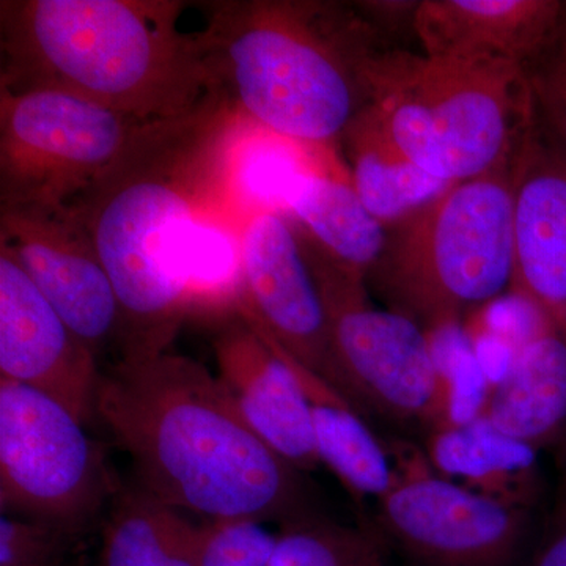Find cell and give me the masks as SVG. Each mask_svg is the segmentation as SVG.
I'll use <instances>...</instances> for the list:
<instances>
[{"mask_svg":"<svg viewBox=\"0 0 566 566\" xmlns=\"http://www.w3.org/2000/svg\"><path fill=\"white\" fill-rule=\"evenodd\" d=\"M245 123L219 88L181 117L142 123L71 205L117 296L120 359L169 352L191 318L175 251L196 216L230 212V155Z\"/></svg>","mask_w":566,"mask_h":566,"instance_id":"cell-1","label":"cell"},{"mask_svg":"<svg viewBox=\"0 0 566 566\" xmlns=\"http://www.w3.org/2000/svg\"><path fill=\"white\" fill-rule=\"evenodd\" d=\"M96 419L132 458L136 485L216 521L292 520L311 512L304 472L249 427L219 376L166 352L102 371Z\"/></svg>","mask_w":566,"mask_h":566,"instance_id":"cell-2","label":"cell"},{"mask_svg":"<svg viewBox=\"0 0 566 566\" xmlns=\"http://www.w3.org/2000/svg\"><path fill=\"white\" fill-rule=\"evenodd\" d=\"M182 0H2L0 92H61L140 123L218 91Z\"/></svg>","mask_w":566,"mask_h":566,"instance_id":"cell-3","label":"cell"},{"mask_svg":"<svg viewBox=\"0 0 566 566\" xmlns=\"http://www.w3.org/2000/svg\"><path fill=\"white\" fill-rule=\"evenodd\" d=\"M196 33L216 87L245 120L300 148L326 150L370 104L379 32L356 3L212 0Z\"/></svg>","mask_w":566,"mask_h":566,"instance_id":"cell-4","label":"cell"},{"mask_svg":"<svg viewBox=\"0 0 566 566\" xmlns=\"http://www.w3.org/2000/svg\"><path fill=\"white\" fill-rule=\"evenodd\" d=\"M517 156L387 229L365 281L387 308L431 335L512 290Z\"/></svg>","mask_w":566,"mask_h":566,"instance_id":"cell-5","label":"cell"},{"mask_svg":"<svg viewBox=\"0 0 566 566\" xmlns=\"http://www.w3.org/2000/svg\"><path fill=\"white\" fill-rule=\"evenodd\" d=\"M368 91L397 147L436 178L472 180L510 161L535 122L528 71L382 50Z\"/></svg>","mask_w":566,"mask_h":566,"instance_id":"cell-6","label":"cell"},{"mask_svg":"<svg viewBox=\"0 0 566 566\" xmlns=\"http://www.w3.org/2000/svg\"><path fill=\"white\" fill-rule=\"evenodd\" d=\"M296 233L322 293L349 400L359 409H374L427 431L457 422L453 387L431 335L412 319L376 307L367 283L342 273Z\"/></svg>","mask_w":566,"mask_h":566,"instance_id":"cell-7","label":"cell"},{"mask_svg":"<svg viewBox=\"0 0 566 566\" xmlns=\"http://www.w3.org/2000/svg\"><path fill=\"white\" fill-rule=\"evenodd\" d=\"M118 486L106 450L50 395L0 378V509L84 532Z\"/></svg>","mask_w":566,"mask_h":566,"instance_id":"cell-8","label":"cell"},{"mask_svg":"<svg viewBox=\"0 0 566 566\" xmlns=\"http://www.w3.org/2000/svg\"><path fill=\"white\" fill-rule=\"evenodd\" d=\"M140 125L66 93L0 92V208H70Z\"/></svg>","mask_w":566,"mask_h":566,"instance_id":"cell-9","label":"cell"},{"mask_svg":"<svg viewBox=\"0 0 566 566\" xmlns=\"http://www.w3.org/2000/svg\"><path fill=\"white\" fill-rule=\"evenodd\" d=\"M397 476L376 501L375 527L412 566H516L535 509L476 493L438 474L423 450L394 442Z\"/></svg>","mask_w":566,"mask_h":566,"instance_id":"cell-10","label":"cell"},{"mask_svg":"<svg viewBox=\"0 0 566 566\" xmlns=\"http://www.w3.org/2000/svg\"><path fill=\"white\" fill-rule=\"evenodd\" d=\"M241 245L243 297L238 312L349 400L322 293L289 216L253 214L241 229Z\"/></svg>","mask_w":566,"mask_h":566,"instance_id":"cell-11","label":"cell"},{"mask_svg":"<svg viewBox=\"0 0 566 566\" xmlns=\"http://www.w3.org/2000/svg\"><path fill=\"white\" fill-rule=\"evenodd\" d=\"M0 245L96 357L117 344V296L73 208H0Z\"/></svg>","mask_w":566,"mask_h":566,"instance_id":"cell-12","label":"cell"},{"mask_svg":"<svg viewBox=\"0 0 566 566\" xmlns=\"http://www.w3.org/2000/svg\"><path fill=\"white\" fill-rule=\"evenodd\" d=\"M96 359L0 245V378L50 395L87 424L96 419Z\"/></svg>","mask_w":566,"mask_h":566,"instance_id":"cell-13","label":"cell"},{"mask_svg":"<svg viewBox=\"0 0 566 566\" xmlns=\"http://www.w3.org/2000/svg\"><path fill=\"white\" fill-rule=\"evenodd\" d=\"M512 290L566 342V159L536 115L517 156Z\"/></svg>","mask_w":566,"mask_h":566,"instance_id":"cell-14","label":"cell"},{"mask_svg":"<svg viewBox=\"0 0 566 566\" xmlns=\"http://www.w3.org/2000/svg\"><path fill=\"white\" fill-rule=\"evenodd\" d=\"M212 326L218 376L249 427L301 472L318 468L307 398L290 365L243 314Z\"/></svg>","mask_w":566,"mask_h":566,"instance_id":"cell-15","label":"cell"},{"mask_svg":"<svg viewBox=\"0 0 566 566\" xmlns=\"http://www.w3.org/2000/svg\"><path fill=\"white\" fill-rule=\"evenodd\" d=\"M562 18L560 0H423L415 32L427 57L528 71L557 39Z\"/></svg>","mask_w":566,"mask_h":566,"instance_id":"cell-16","label":"cell"},{"mask_svg":"<svg viewBox=\"0 0 566 566\" xmlns=\"http://www.w3.org/2000/svg\"><path fill=\"white\" fill-rule=\"evenodd\" d=\"M476 416L536 452L564 449L566 342L538 318L513 354L509 370L486 390Z\"/></svg>","mask_w":566,"mask_h":566,"instance_id":"cell-17","label":"cell"},{"mask_svg":"<svg viewBox=\"0 0 566 566\" xmlns=\"http://www.w3.org/2000/svg\"><path fill=\"white\" fill-rule=\"evenodd\" d=\"M251 323L290 365L307 398L319 463L327 465L357 504L363 505L367 499L375 502L381 499L397 476L392 446L374 433L364 420V412L340 390L297 363L270 334Z\"/></svg>","mask_w":566,"mask_h":566,"instance_id":"cell-18","label":"cell"},{"mask_svg":"<svg viewBox=\"0 0 566 566\" xmlns=\"http://www.w3.org/2000/svg\"><path fill=\"white\" fill-rule=\"evenodd\" d=\"M423 452L438 474L476 493L527 509L542 499L538 452L482 416L428 431Z\"/></svg>","mask_w":566,"mask_h":566,"instance_id":"cell-19","label":"cell"},{"mask_svg":"<svg viewBox=\"0 0 566 566\" xmlns=\"http://www.w3.org/2000/svg\"><path fill=\"white\" fill-rule=\"evenodd\" d=\"M283 212L324 259L357 281H367L385 251L386 227L365 208L352 182L334 175L312 169L301 175Z\"/></svg>","mask_w":566,"mask_h":566,"instance_id":"cell-20","label":"cell"},{"mask_svg":"<svg viewBox=\"0 0 566 566\" xmlns=\"http://www.w3.org/2000/svg\"><path fill=\"white\" fill-rule=\"evenodd\" d=\"M340 142L354 191L386 229L422 211L453 186L412 163L397 147L370 104L349 123Z\"/></svg>","mask_w":566,"mask_h":566,"instance_id":"cell-21","label":"cell"},{"mask_svg":"<svg viewBox=\"0 0 566 566\" xmlns=\"http://www.w3.org/2000/svg\"><path fill=\"white\" fill-rule=\"evenodd\" d=\"M203 526L139 486L118 488L104 520L102 566H199Z\"/></svg>","mask_w":566,"mask_h":566,"instance_id":"cell-22","label":"cell"},{"mask_svg":"<svg viewBox=\"0 0 566 566\" xmlns=\"http://www.w3.org/2000/svg\"><path fill=\"white\" fill-rule=\"evenodd\" d=\"M241 229L227 210L196 216L182 230L175 270L188 296L191 318L214 324L237 314L243 297Z\"/></svg>","mask_w":566,"mask_h":566,"instance_id":"cell-23","label":"cell"},{"mask_svg":"<svg viewBox=\"0 0 566 566\" xmlns=\"http://www.w3.org/2000/svg\"><path fill=\"white\" fill-rule=\"evenodd\" d=\"M296 148L292 142L245 123L234 142L227 178V203L238 222L244 226L259 212L285 210L294 182L311 170L292 158Z\"/></svg>","mask_w":566,"mask_h":566,"instance_id":"cell-24","label":"cell"},{"mask_svg":"<svg viewBox=\"0 0 566 566\" xmlns=\"http://www.w3.org/2000/svg\"><path fill=\"white\" fill-rule=\"evenodd\" d=\"M387 547L375 526H345L308 512L281 523L268 566H385Z\"/></svg>","mask_w":566,"mask_h":566,"instance_id":"cell-25","label":"cell"},{"mask_svg":"<svg viewBox=\"0 0 566 566\" xmlns=\"http://www.w3.org/2000/svg\"><path fill=\"white\" fill-rule=\"evenodd\" d=\"M80 532L2 513L0 566H70Z\"/></svg>","mask_w":566,"mask_h":566,"instance_id":"cell-26","label":"cell"},{"mask_svg":"<svg viewBox=\"0 0 566 566\" xmlns=\"http://www.w3.org/2000/svg\"><path fill=\"white\" fill-rule=\"evenodd\" d=\"M536 122L566 159V25L528 69Z\"/></svg>","mask_w":566,"mask_h":566,"instance_id":"cell-27","label":"cell"},{"mask_svg":"<svg viewBox=\"0 0 566 566\" xmlns=\"http://www.w3.org/2000/svg\"><path fill=\"white\" fill-rule=\"evenodd\" d=\"M274 542L255 521L205 523L199 566H268Z\"/></svg>","mask_w":566,"mask_h":566,"instance_id":"cell-28","label":"cell"},{"mask_svg":"<svg viewBox=\"0 0 566 566\" xmlns=\"http://www.w3.org/2000/svg\"><path fill=\"white\" fill-rule=\"evenodd\" d=\"M526 566H566V447L549 520Z\"/></svg>","mask_w":566,"mask_h":566,"instance_id":"cell-29","label":"cell"},{"mask_svg":"<svg viewBox=\"0 0 566 566\" xmlns=\"http://www.w3.org/2000/svg\"><path fill=\"white\" fill-rule=\"evenodd\" d=\"M420 2H356L357 10L378 32L387 28H401L403 24L415 29L417 9Z\"/></svg>","mask_w":566,"mask_h":566,"instance_id":"cell-30","label":"cell"},{"mask_svg":"<svg viewBox=\"0 0 566 566\" xmlns=\"http://www.w3.org/2000/svg\"><path fill=\"white\" fill-rule=\"evenodd\" d=\"M70 566H73V565H70Z\"/></svg>","mask_w":566,"mask_h":566,"instance_id":"cell-31","label":"cell"}]
</instances>
